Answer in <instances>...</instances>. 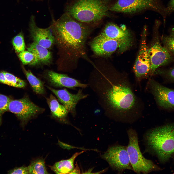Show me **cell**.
<instances>
[{
    "mask_svg": "<svg viewBox=\"0 0 174 174\" xmlns=\"http://www.w3.org/2000/svg\"><path fill=\"white\" fill-rule=\"evenodd\" d=\"M151 66L150 74L153 75L160 67L165 65L172 59L171 54L158 40H157L148 49Z\"/></svg>",
    "mask_w": 174,
    "mask_h": 174,
    "instance_id": "obj_11",
    "label": "cell"
},
{
    "mask_svg": "<svg viewBox=\"0 0 174 174\" xmlns=\"http://www.w3.org/2000/svg\"><path fill=\"white\" fill-rule=\"evenodd\" d=\"M8 174H29L28 167L22 166L16 167L9 170L7 171Z\"/></svg>",
    "mask_w": 174,
    "mask_h": 174,
    "instance_id": "obj_26",
    "label": "cell"
},
{
    "mask_svg": "<svg viewBox=\"0 0 174 174\" xmlns=\"http://www.w3.org/2000/svg\"><path fill=\"white\" fill-rule=\"evenodd\" d=\"M18 56L22 62L24 64L34 65L39 62L36 56L33 53L28 51H24L20 52Z\"/></svg>",
    "mask_w": 174,
    "mask_h": 174,
    "instance_id": "obj_22",
    "label": "cell"
},
{
    "mask_svg": "<svg viewBox=\"0 0 174 174\" xmlns=\"http://www.w3.org/2000/svg\"><path fill=\"white\" fill-rule=\"evenodd\" d=\"M28 167L29 174H49L45 166L44 160L43 159H37L32 161Z\"/></svg>",
    "mask_w": 174,
    "mask_h": 174,
    "instance_id": "obj_20",
    "label": "cell"
},
{
    "mask_svg": "<svg viewBox=\"0 0 174 174\" xmlns=\"http://www.w3.org/2000/svg\"><path fill=\"white\" fill-rule=\"evenodd\" d=\"M167 10L169 11L174 10V0H171L169 6Z\"/></svg>",
    "mask_w": 174,
    "mask_h": 174,
    "instance_id": "obj_29",
    "label": "cell"
},
{
    "mask_svg": "<svg viewBox=\"0 0 174 174\" xmlns=\"http://www.w3.org/2000/svg\"><path fill=\"white\" fill-rule=\"evenodd\" d=\"M84 152V151L74 153L70 158L56 162L50 168L56 174H70L74 168V163L76 158Z\"/></svg>",
    "mask_w": 174,
    "mask_h": 174,
    "instance_id": "obj_16",
    "label": "cell"
},
{
    "mask_svg": "<svg viewBox=\"0 0 174 174\" xmlns=\"http://www.w3.org/2000/svg\"><path fill=\"white\" fill-rule=\"evenodd\" d=\"M111 167L118 172L126 170H133L127 149V147L118 145L109 147L102 155Z\"/></svg>",
    "mask_w": 174,
    "mask_h": 174,
    "instance_id": "obj_6",
    "label": "cell"
},
{
    "mask_svg": "<svg viewBox=\"0 0 174 174\" xmlns=\"http://www.w3.org/2000/svg\"><path fill=\"white\" fill-rule=\"evenodd\" d=\"M127 133L129 143L127 149L133 170L137 174H147L160 170V168L152 161L145 158L143 155L135 130L130 128L128 130Z\"/></svg>",
    "mask_w": 174,
    "mask_h": 174,
    "instance_id": "obj_4",
    "label": "cell"
},
{
    "mask_svg": "<svg viewBox=\"0 0 174 174\" xmlns=\"http://www.w3.org/2000/svg\"><path fill=\"white\" fill-rule=\"evenodd\" d=\"M24 72L26 78L33 90L37 94H44L45 90L43 82L35 76L30 71L24 70Z\"/></svg>",
    "mask_w": 174,
    "mask_h": 174,
    "instance_id": "obj_19",
    "label": "cell"
},
{
    "mask_svg": "<svg viewBox=\"0 0 174 174\" xmlns=\"http://www.w3.org/2000/svg\"><path fill=\"white\" fill-rule=\"evenodd\" d=\"M94 52L100 56L110 55L118 49L121 50L120 44L117 41L98 35L93 39L90 44Z\"/></svg>",
    "mask_w": 174,
    "mask_h": 174,
    "instance_id": "obj_12",
    "label": "cell"
},
{
    "mask_svg": "<svg viewBox=\"0 0 174 174\" xmlns=\"http://www.w3.org/2000/svg\"><path fill=\"white\" fill-rule=\"evenodd\" d=\"M149 85L159 106L166 109H174V89L165 87L153 79L149 80Z\"/></svg>",
    "mask_w": 174,
    "mask_h": 174,
    "instance_id": "obj_10",
    "label": "cell"
},
{
    "mask_svg": "<svg viewBox=\"0 0 174 174\" xmlns=\"http://www.w3.org/2000/svg\"><path fill=\"white\" fill-rule=\"evenodd\" d=\"M11 99L8 96L0 94V126L2 123V115L8 110V105Z\"/></svg>",
    "mask_w": 174,
    "mask_h": 174,
    "instance_id": "obj_24",
    "label": "cell"
},
{
    "mask_svg": "<svg viewBox=\"0 0 174 174\" xmlns=\"http://www.w3.org/2000/svg\"><path fill=\"white\" fill-rule=\"evenodd\" d=\"M47 87L56 95L68 112L72 114L75 113L76 107L78 102L87 96V95L83 94L80 90L76 94H73L65 89L57 90L49 86Z\"/></svg>",
    "mask_w": 174,
    "mask_h": 174,
    "instance_id": "obj_13",
    "label": "cell"
},
{
    "mask_svg": "<svg viewBox=\"0 0 174 174\" xmlns=\"http://www.w3.org/2000/svg\"><path fill=\"white\" fill-rule=\"evenodd\" d=\"M34 17L32 16L29 23L31 35L35 42L46 48H50L53 44L54 37L49 28H42L36 25Z\"/></svg>",
    "mask_w": 174,
    "mask_h": 174,
    "instance_id": "obj_14",
    "label": "cell"
},
{
    "mask_svg": "<svg viewBox=\"0 0 174 174\" xmlns=\"http://www.w3.org/2000/svg\"><path fill=\"white\" fill-rule=\"evenodd\" d=\"M5 79L4 71L0 72V82L5 84Z\"/></svg>",
    "mask_w": 174,
    "mask_h": 174,
    "instance_id": "obj_28",
    "label": "cell"
},
{
    "mask_svg": "<svg viewBox=\"0 0 174 174\" xmlns=\"http://www.w3.org/2000/svg\"><path fill=\"white\" fill-rule=\"evenodd\" d=\"M166 75L169 79L174 81V67L169 70L167 72Z\"/></svg>",
    "mask_w": 174,
    "mask_h": 174,
    "instance_id": "obj_27",
    "label": "cell"
},
{
    "mask_svg": "<svg viewBox=\"0 0 174 174\" xmlns=\"http://www.w3.org/2000/svg\"><path fill=\"white\" fill-rule=\"evenodd\" d=\"M47 101L53 117L59 119L66 117L68 112V110L63 105L58 102L52 95L51 94L47 98Z\"/></svg>",
    "mask_w": 174,
    "mask_h": 174,
    "instance_id": "obj_17",
    "label": "cell"
},
{
    "mask_svg": "<svg viewBox=\"0 0 174 174\" xmlns=\"http://www.w3.org/2000/svg\"><path fill=\"white\" fill-rule=\"evenodd\" d=\"M80 171L78 167L76 166V168H74L70 174H79L80 173Z\"/></svg>",
    "mask_w": 174,
    "mask_h": 174,
    "instance_id": "obj_30",
    "label": "cell"
},
{
    "mask_svg": "<svg viewBox=\"0 0 174 174\" xmlns=\"http://www.w3.org/2000/svg\"><path fill=\"white\" fill-rule=\"evenodd\" d=\"M4 72L5 79V84L19 88H24L26 86V83L24 80L8 72Z\"/></svg>",
    "mask_w": 174,
    "mask_h": 174,
    "instance_id": "obj_21",
    "label": "cell"
},
{
    "mask_svg": "<svg viewBox=\"0 0 174 174\" xmlns=\"http://www.w3.org/2000/svg\"><path fill=\"white\" fill-rule=\"evenodd\" d=\"M47 75L50 83L56 87L73 88L77 87L85 88L87 86V84L81 83L66 75L59 74L52 71H48Z\"/></svg>",
    "mask_w": 174,
    "mask_h": 174,
    "instance_id": "obj_15",
    "label": "cell"
},
{
    "mask_svg": "<svg viewBox=\"0 0 174 174\" xmlns=\"http://www.w3.org/2000/svg\"><path fill=\"white\" fill-rule=\"evenodd\" d=\"M8 110L15 114L22 121L25 123L43 110L35 104L28 97H25L18 99H11Z\"/></svg>",
    "mask_w": 174,
    "mask_h": 174,
    "instance_id": "obj_7",
    "label": "cell"
},
{
    "mask_svg": "<svg viewBox=\"0 0 174 174\" xmlns=\"http://www.w3.org/2000/svg\"><path fill=\"white\" fill-rule=\"evenodd\" d=\"M110 0H77L68 7L66 12L87 25L100 22L109 16Z\"/></svg>",
    "mask_w": 174,
    "mask_h": 174,
    "instance_id": "obj_2",
    "label": "cell"
},
{
    "mask_svg": "<svg viewBox=\"0 0 174 174\" xmlns=\"http://www.w3.org/2000/svg\"><path fill=\"white\" fill-rule=\"evenodd\" d=\"M12 43L13 47L16 51L20 52L24 50L25 44L23 35L20 33L13 39Z\"/></svg>",
    "mask_w": 174,
    "mask_h": 174,
    "instance_id": "obj_23",
    "label": "cell"
},
{
    "mask_svg": "<svg viewBox=\"0 0 174 174\" xmlns=\"http://www.w3.org/2000/svg\"><path fill=\"white\" fill-rule=\"evenodd\" d=\"M146 30L144 31L139 49L133 67L137 80L140 81L150 74L151 66L146 42Z\"/></svg>",
    "mask_w": 174,
    "mask_h": 174,
    "instance_id": "obj_8",
    "label": "cell"
},
{
    "mask_svg": "<svg viewBox=\"0 0 174 174\" xmlns=\"http://www.w3.org/2000/svg\"><path fill=\"white\" fill-rule=\"evenodd\" d=\"M162 41L164 46L171 54H174V37L170 36H164Z\"/></svg>",
    "mask_w": 174,
    "mask_h": 174,
    "instance_id": "obj_25",
    "label": "cell"
},
{
    "mask_svg": "<svg viewBox=\"0 0 174 174\" xmlns=\"http://www.w3.org/2000/svg\"><path fill=\"white\" fill-rule=\"evenodd\" d=\"M99 35L118 41L121 45L122 52L129 48L132 42L131 34L125 27H120L112 23L106 24Z\"/></svg>",
    "mask_w": 174,
    "mask_h": 174,
    "instance_id": "obj_9",
    "label": "cell"
},
{
    "mask_svg": "<svg viewBox=\"0 0 174 174\" xmlns=\"http://www.w3.org/2000/svg\"><path fill=\"white\" fill-rule=\"evenodd\" d=\"M28 51L34 54L39 62L44 63L48 62L51 57V52L47 48L41 46L34 42L27 48Z\"/></svg>",
    "mask_w": 174,
    "mask_h": 174,
    "instance_id": "obj_18",
    "label": "cell"
},
{
    "mask_svg": "<svg viewBox=\"0 0 174 174\" xmlns=\"http://www.w3.org/2000/svg\"><path fill=\"white\" fill-rule=\"evenodd\" d=\"M148 149L161 162H164L174 154V123L153 128L145 137Z\"/></svg>",
    "mask_w": 174,
    "mask_h": 174,
    "instance_id": "obj_3",
    "label": "cell"
},
{
    "mask_svg": "<svg viewBox=\"0 0 174 174\" xmlns=\"http://www.w3.org/2000/svg\"><path fill=\"white\" fill-rule=\"evenodd\" d=\"M160 0H118L110 7L109 10L113 12L132 13L146 9L161 12L162 7Z\"/></svg>",
    "mask_w": 174,
    "mask_h": 174,
    "instance_id": "obj_5",
    "label": "cell"
},
{
    "mask_svg": "<svg viewBox=\"0 0 174 174\" xmlns=\"http://www.w3.org/2000/svg\"><path fill=\"white\" fill-rule=\"evenodd\" d=\"M170 36L174 37V28L172 29L170 34Z\"/></svg>",
    "mask_w": 174,
    "mask_h": 174,
    "instance_id": "obj_31",
    "label": "cell"
},
{
    "mask_svg": "<svg viewBox=\"0 0 174 174\" xmlns=\"http://www.w3.org/2000/svg\"><path fill=\"white\" fill-rule=\"evenodd\" d=\"M87 25L66 12L57 20H53L50 28L72 61L85 54V43L90 32Z\"/></svg>",
    "mask_w": 174,
    "mask_h": 174,
    "instance_id": "obj_1",
    "label": "cell"
}]
</instances>
